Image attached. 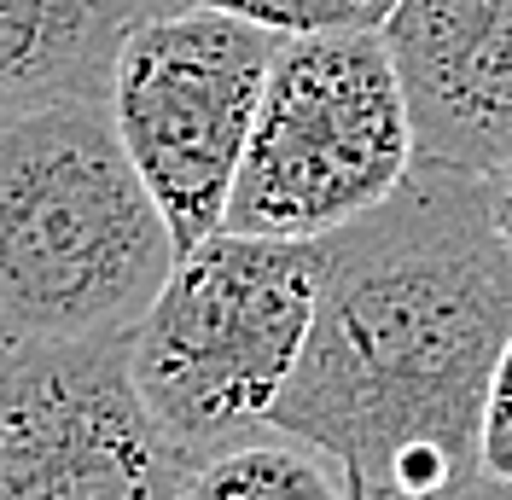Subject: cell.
<instances>
[{"instance_id":"52a82bcc","label":"cell","mask_w":512,"mask_h":500,"mask_svg":"<svg viewBox=\"0 0 512 500\" xmlns=\"http://www.w3.org/2000/svg\"><path fill=\"white\" fill-rule=\"evenodd\" d=\"M379 35L419 163L495 181L512 163V0H402Z\"/></svg>"},{"instance_id":"277c9868","label":"cell","mask_w":512,"mask_h":500,"mask_svg":"<svg viewBox=\"0 0 512 500\" xmlns=\"http://www.w3.org/2000/svg\"><path fill=\"white\" fill-rule=\"evenodd\" d=\"M414 169V117L384 35H297L268 64L227 233L315 245L373 216Z\"/></svg>"},{"instance_id":"3957f363","label":"cell","mask_w":512,"mask_h":500,"mask_svg":"<svg viewBox=\"0 0 512 500\" xmlns=\"http://www.w3.org/2000/svg\"><path fill=\"white\" fill-rule=\"evenodd\" d=\"M320 262V239H256L227 227L181 250L128 338L134 390L181 460L274 425L315 326Z\"/></svg>"},{"instance_id":"4fadbf2b","label":"cell","mask_w":512,"mask_h":500,"mask_svg":"<svg viewBox=\"0 0 512 500\" xmlns=\"http://www.w3.org/2000/svg\"><path fill=\"white\" fill-rule=\"evenodd\" d=\"M489 198H495V227H501V239H507V250H512V163L489 181Z\"/></svg>"},{"instance_id":"8fae6325","label":"cell","mask_w":512,"mask_h":500,"mask_svg":"<svg viewBox=\"0 0 512 500\" xmlns=\"http://www.w3.org/2000/svg\"><path fill=\"white\" fill-rule=\"evenodd\" d=\"M478 471L512 489V338L495 355V373L483 390V419H478Z\"/></svg>"},{"instance_id":"7c38bea8","label":"cell","mask_w":512,"mask_h":500,"mask_svg":"<svg viewBox=\"0 0 512 500\" xmlns=\"http://www.w3.org/2000/svg\"><path fill=\"white\" fill-rule=\"evenodd\" d=\"M431 500H512V489L478 471V477H466V483H454V489H443V495H431Z\"/></svg>"},{"instance_id":"30bf717a","label":"cell","mask_w":512,"mask_h":500,"mask_svg":"<svg viewBox=\"0 0 512 500\" xmlns=\"http://www.w3.org/2000/svg\"><path fill=\"white\" fill-rule=\"evenodd\" d=\"M169 6H210V12L245 18V24L280 35V41H297V35L384 30V18L402 0H169Z\"/></svg>"},{"instance_id":"5b68a950","label":"cell","mask_w":512,"mask_h":500,"mask_svg":"<svg viewBox=\"0 0 512 500\" xmlns=\"http://www.w3.org/2000/svg\"><path fill=\"white\" fill-rule=\"evenodd\" d=\"M274 53L280 35L210 6H163L128 24L105 105L175 233V250L227 227V198Z\"/></svg>"},{"instance_id":"5bb4252c","label":"cell","mask_w":512,"mask_h":500,"mask_svg":"<svg viewBox=\"0 0 512 500\" xmlns=\"http://www.w3.org/2000/svg\"><path fill=\"white\" fill-rule=\"evenodd\" d=\"M134 6H146V12H163V6H169V0H134Z\"/></svg>"},{"instance_id":"ba28073f","label":"cell","mask_w":512,"mask_h":500,"mask_svg":"<svg viewBox=\"0 0 512 500\" xmlns=\"http://www.w3.org/2000/svg\"><path fill=\"white\" fill-rule=\"evenodd\" d=\"M134 0H0V123L41 105L111 99Z\"/></svg>"},{"instance_id":"9c48e42d","label":"cell","mask_w":512,"mask_h":500,"mask_svg":"<svg viewBox=\"0 0 512 500\" xmlns=\"http://www.w3.org/2000/svg\"><path fill=\"white\" fill-rule=\"evenodd\" d=\"M175 500H361L350 466L303 431L256 425L181 460Z\"/></svg>"},{"instance_id":"8992f818","label":"cell","mask_w":512,"mask_h":500,"mask_svg":"<svg viewBox=\"0 0 512 500\" xmlns=\"http://www.w3.org/2000/svg\"><path fill=\"white\" fill-rule=\"evenodd\" d=\"M128 338L0 344V500H175L181 454L134 390Z\"/></svg>"},{"instance_id":"6da1fadb","label":"cell","mask_w":512,"mask_h":500,"mask_svg":"<svg viewBox=\"0 0 512 500\" xmlns=\"http://www.w3.org/2000/svg\"><path fill=\"white\" fill-rule=\"evenodd\" d=\"M320 245L315 326L274 425L332 448L361 500H431L478 477L483 390L512 338L489 181L419 163Z\"/></svg>"},{"instance_id":"7a4b0ae2","label":"cell","mask_w":512,"mask_h":500,"mask_svg":"<svg viewBox=\"0 0 512 500\" xmlns=\"http://www.w3.org/2000/svg\"><path fill=\"white\" fill-rule=\"evenodd\" d=\"M175 262L105 99L0 123V344L134 332Z\"/></svg>"}]
</instances>
